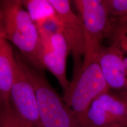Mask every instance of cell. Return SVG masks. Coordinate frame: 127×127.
<instances>
[{
	"label": "cell",
	"mask_w": 127,
	"mask_h": 127,
	"mask_svg": "<svg viewBox=\"0 0 127 127\" xmlns=\"http://www.w3.org/2000/svg\"><path fill=\"white\" fill-rule=\"evenodd\" d=\"M5 36L9 42L38 69L41 63V38L37 27L25 9L21 1H0Z\"/></svg>",
	"instance_id": "obj_1"
},
{
	"label": "cell",
	"mask_w": 127,
	"mask_h": 127,
	"mask_svg": "<svg viewBox=\"0 0 127 127\" xmlns=\"http://www.w3.org/2000/svg\"><path fill=\"white\" fill-rule=\"evenodd\" d=\"M110 90L103 77L97 60L83 63L64 91L63 99L78 121H81L95 98Z\"/></svg>",
	"instance_id": "obj_2"
},
{
	"label": "cell",
	"mask_w": 127,
	"mask_h": 127,
	"mask_svg": "<svg viewBox=\"0 0 127 127\" xmlns=\"http://www.w3.org/2000/svg\"><path fill=\"white\" fill-rule=\"evenodd\" d=\"M37 98L41 127H81L72 111L66 105L39 69L24 63Z\"/></svg>",
	"instance_id": "obj_3"
},
{
	"label": "cell",
	"mask_w": 127,
	"mask_h": 127,
	"mask_svg": "<svg viewBox=\"0 0 127 127\" xmlns=\"http://www.w3.org/2000/svg\"><path fill=\"white\" fill-rule=\"evenodd\" d=\"M72 2L83 24V64L97 59L104 47L103 39L111 34L112 24L104 0H75Z\"/></svg>",
	"instance_id": "obj_4"
},
{
	"label": "cell",
	"mask_w": 127,
	"mask_h": 127,
	"mask_svg": "<svg viewBox=\"0 0 127 127\" xmlns=\"http://www.w3.org/2000/svg\"><path fill=\"white\" fill-rule=\"evenodd\" d=\"M81 127H127V92L121 96L102 94L93 101Z\"/></svg>",
	"instance_id": "obj_5"
},
{
	"label": "cell",
	"mask_w": 127,
	"mask_h": 127,
	"mask_svg": "<svg viewBox=\"0 0 127 127\" xmlns=\"http://www.w3.org/2000/svg\"><path fill=\"white\" fill-rule=\"evenodd\" d=\"M16 57V64L11 87L9 100L15 112L34 127H41L37 98L34 85L25 68L24 62Z\"/></svg>",
	"instance_id": "obj_6"
},
{
	"label": "cell",
	"mask_w": 127,
	"mask_h": 127,
	"mask_svg": "<svg viewBox=\"0 0 127 127\" xmlns=\"http://www.w3.org/2000/svg\"><path fill=\"white\" fill-rule=\"evenodd\" d=\"M59 17L61 31L74 62L73 76L82 67L84 55V31L81 18L72 10L68 0H50Z\"/></svg>",
	"instance_id": "obj_7"
},
{
	"label": "cell",
	"mask_w": 127,
	"mask_h": 127,
	"mask_svg": "<svg viewBox=\"0 0 127 127\" xmlns=\"http://www.w3.org/2000/svg\"><path fill=\"white\" fill-rule=\"evenodd\" d=\"M41 38V63L56 78L65 91L69 81L66 77V60L70 53L62 32L52 34L39 33Z\"/></svg>",
	"instance_id": "obj_8"
},
{
	"label": "cell",
	"mask_w": 127,
	"mask_h": 127,
	"mask_svg": "<svg viewBox=\"0 0 127 127\" xmlns=\"http://www.w3.org/2000/svg\"><path fill=\"white\" fill-rule=\"evenodd\" d=\"M124 53L120 47L112 43L103 47L97 57L101 72L109 89L127 92V72Z\"/></svg>",
	"instance_id": "obj_9"
},
{
	"label": "cell",
	"mask_w": 127,
	"mask_h": 127,
	"mask_svg": "<svg viewBox=\"0 0 127 127\" xmlns=\"http://www.w3.org/2000/svg\"><path fill=\"white\" fill-rule=\"evenodd\" d=\"M15 64V55L5 34L0 5V104H10L9 95Z\"/></svg>",
	"instance_id": "obj_10"
},
{
	"label": "cell",
	"mask_w": 127,
	"mask_h": 127,
	"mask_svg": "<svg viewBox=\"0 0 127 127\" xmlns=\"http://www.w3.org/2000/svg\"><path fill=\"white\" fill-rule=\"evenodd\" d=\"M21 1L37 28L57 16L56 11L50 0H24Z\"/></svg>",
	"instance_id": "obj_11"
},
{
	"label": "cell",
	"mask_w": 127,
	"mask_h": 127,
	"mask_svg": "<svg viewBox=\"0 0 127 127\" xmlns=\"http://www.w3.org/2000/svg\"><path fill=\"white\" fill-rule=\"evenodd\" d=\"M0 127H34L27 123L9 105L0 104Z\"/></svg>",
	"instance_id": "obj_12"
},
{
	"label": "cell",
	"mask_w": 127,
	"mask_h": 127,
	"mask_svg": "<svg viewBox=\"0 0 127 127\" xmlns=\"http://www.w3.org/2000/svg\"><path fill=\"white\" fill-rule=\"evenodd\" d=\"M110 17L120 18L127 15V0H104Z\"/></svg>",
	"instance_id": "obj_13"
},
{
	"label": "cell",
	"mask_w": 127,
	"mask_h": 127,
	"mask_svg": "<svg viewBox=\"0 0 127 127\" xmlns=\"http://www.w3.org/2000/svg\"><path fill=\"white\" fill-rule=\"evenodd\" d=\"M124 64H125V68H126V70L127 72V57H125V58H124Z\"/></svg>",
	"instance_id": "obj_14"
}]
</instances>
